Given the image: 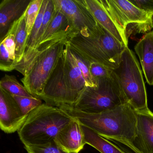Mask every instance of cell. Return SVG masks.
<instances>
[{
	"instance_id": "3957f363",
	"label": "cell",
	"mask_w": 153,
	"mask_h": 153,
	"mask_svg": "<svg viewBox=\"0 0 153 153\" xmlns=\"http://www.w3.org/2000/svg\"><path fill=\"white\" fill-rule=\"evenodd\" d=\"M68 40L71 51L85 61L99 63L113 70L119 66L127 48L97 22L93 30L72 33Z\"/></svg>"
},
{
	"instance_id": "277c9868",
	"label": "cell",
	"mask_w": 153,
	"mask_h": 153,
	"mask_svg": "<svg viewBox=\"0 0 153 153\" xmlns=\"http://www.w3.org/2000/svg\"><path fill=\"white\" fill-rule=\"evenodd\" d=\"M74 119L59 107L42 103L28 114L18 133L25 146L45 145Z\"/></svg>"
},
{
	"instance_id": "8fae6325",
	"label": "cell",
	"mask_w": 153,
	"mask_h": 153,
	"mask_svg": "<svg viewBox=\"0 0 153 153\" xmlns=\"http://www.w3.org/2000/svg\"><path fill=\"white\" fill-rule=\"evenodd\" d=\"M136 113L137 136L127 149L130 153H153V112Z\"/></svg>"
},
{
	"instance_id": "f546056e",
	"label": "cell",
	"mask_w": 153,
	"mask_h": 153,
	"mask_svg": "<svg viewBox=\"0 0 153 153\" xmlns=\"http://www.w3.org/2000/svg\"><path fill=\"white\" fill-rule=\"evenodd\" d=\"M152 20H153V15H152Z\"/></svg>"
},
{
	"instance_id": "9a60e30c",
	"label": "cell",
	"mask_w": 153,
	"mask_h": 153,
	"mask_svg": "<svg viewBox=\"0 0 153 153\" xmlns=\"http://www.w3.org/2000/svg\"><path fill=\"white\" fill-rule=\"evenodd\" d=\"M96 20L114 37L128 47V41L105 10L100 0H85Z\"/></svg>"
},
{
	"instance_id": "83f0119b",
	"label": "cell",
	"mask_w": 153,
	"mask_h": 153,
	"mask_svg": "<svg viewBox=\"0 0 153 153\" xmlns=\"http://www.w3.org/2000/svg\"><path fill=\"white\" fill-rule=\"evenodd\" d=\"M89 67L91 75L95 80L109 76L113 72V70L95 62L89 63Z\"/></svg>"
},
{
	"instance_id": "ffe728a7",
	"label": "cell",
	"mask_w": 153,
	"mask_h": 153,
	"mask_svg": "<svg viewBox=\"0 0 153 153\" xmlns=\"http://www.w3.org/2000/svg\"><path fill=\"white\" fill-rule=\"evenodd\" d=\"M0 86L13 95L26 97H34L28 93L25 86L21 85L14 76L6 74L0 81Z\"/></svg>"
},
{
	"instance_id": "ba28073f",
	"label": "cell",
	"mask_w": 153,
	"mask_h": 153,
	"mask_svg": "<svg viewBox=\"0 0 153 153\" xmlns=\"http://www.w3.org/2000/svg\"><path fill=\"white\" fill-rule=\"evenodd\" d=\"M39 98L46 104L58 107L62 105L73 106L77 102L71 88L63 53Z\"/></svg>"
},
{
	"instance_id": "ac0fdd59",
	"label": "cell",
	"mask_w": 153,
	"mask_h": 153,
	"mask_svg": "<svg viewBox=\"0 0 153 153\" xmlns=\"http://www.w3.org/2000/svg\"><path fill=\"white\" fill-rule=\"evenodd\" d=\"M12 25L14 27V37L16 44L15 68L16 65L23 59L26 51L28 42L25 13Z\"/></svg>"
},
{
	"instance_id": "52a82bcc",
	"label": "cell",
	"mask_w": 153,
	"mask_h": 153,
	"mask_svg": "<svg viewBox=\"0 0 153 153\" xmlns=\"http://www.w3.org/2000/svg\"><path fill=\"white\" fill-rule=\"evenodd\" d=\"M118 27L128 41L131 35L147 33L153 28V14L127 0H100Z\"/></svg>"
},
{
	"instance_id": "5b68a950",
	"label": "cell",
	"mask_w": 153,
	"mask_h": 153,
	"mask_svg": "<svg viewBox=\"0 0 153 153\" xmlns=\"http://www.w3.org/2000/svg\"><path fill=\"white\" fill-rule=\"evenodd\" d=\"M113 71L127 103L136 112L150 111L139 63L128 47L123 53L119 66Z\"/></svg>"
},
{
	"instance_id": "4316f807",
	"label": "cell",
	"mask_w": 153,
	"mask_h": 153,
	"mask_svg": "<svg viewBox=\"0 0 153 153\" xmlns=\"http://www.w3.org/2000/svg\"><path fill=\"white\" fill-rule=\"evenodd\" d=\"M1 43L4 44L7 51L9 53L10 59L14 63V70H15V61H16V44L14 37V27L12 25L7 33L5 36Z\"/></svg>"
},
{
	"instance_id": "6da1fadb",
	"label": "cell",
	"mask_w": 153,
	"mask_h": 153,
	"mask_svg": "<svg viewBox=\"0 0 153 153\" xmlns=\"http://www.w3.org/2000/svg\"><path fill=\"white\" fill-rule=\"evenodd\" d=\"M71 31H63L40 45L15 66V70L24 77L21 79L28 93L39 98L63 54Z\"/></svg>"
},
{
	"instance_id": "9c48e42d",
	"label": "cell",
	"mask_w": 153,
	"mask_h": 153,
	"mask_svg": "<svg viewBox=\"0 0 153 153\" xmlns=\"http://www.w3.org/2000/svg\"><path fill=\"white\" fill-rule=\"evenodd\" d=\"M54 8L67 18L74 33L93 30L97 21L88 7L85 0H53Z\"/></svg>"
},
{
	"instance_id": "e0dca14e",
	"label": "cell",
	"mask_w": 153,
	"mask_h": 153,
	"mask_svg": "<svg viewBox=\"0 0 153 153\" xmlns=\"http://www.w3.org/2000/svg\"><path fill=\"white\" fill-rule=\"evenodd\" d=\"M87 144L94 148L101 153H130L110 140L101 137L91 129L82 125Z\"/></svg>"
},
{
	"instance_id": "8992f818",
	"label": "cell",
	"mask_w": 153,
	"mask_h": 153,
	"mask_svg": "<svg viewBox=\"0 0 153 153\" xmlns=\"http://www.w3.org/2000/svg\"><path fill=\"white\" fill-rule=\"evenodd\" d=\"M96 80L97 85L86 87L76 103L71 107L84 112L97 114L127 103L113 71L111 76Z\"/></svg>"
},
{
	"instance_id": "d4e9b609",
	"label": "cell",
	"mask_w": 153,
	"mask_h": 153,
	"mask_svg": "<svg viewBox=\"0 0 153 153\" xmlns=\"http://www.w3.org/2000/svg\"><path fill=\"white\" fill-rule=\"evenodd\" d=\"M53 12H54V5H53V0H48V4H47V7H46L44 15L43 18L42 25H41V28H40L39 33H38V35H37L35 47L34 51L35 50L36 48L39 45L42 37L45 33L48 25L50 24V22L53 16Z\"/></svg>"
},
{
	"instance_id": "f1b7e54d",
	"label": "cell",
	"mask_w": 153,
	"mask_h": 153,
	"mask_svg": "<svg viewBox=\"0 0 153 153\" xmlns=\"http://www.w3.org/2000/svg\"><path fill=\"white\" fill-rule=\"evenodd\" d=\"M130 1L139 8L153 14V0H133Z\"/></svg>"
},
{
	"instance_id": "30bf717a",
	"label": "cell",
	"mask_w": 153,
	"mask_h": 153,
	"mask_svg": "<svg viewBox=\"0 0 153 153\" xmlns=\"http://www.w3.org/2000/svg\"><path fill=\"white\" fill-rule=\"evenodd\" d=\"M28 115L23 113L12 95L0 86V128L1 130L7 134L18 131Z\"/></svg>"
},
{
	"instance_id": "603a6c76",
	"label": "cell",
	"mask_w": 153,
	"mask_h": 153,
	"mask_svg": "<svg viewBox=\"0 0 153 153\" xmlns=\"http://www.w3.org/2000/svg\"><path fill=\"white\" fill-rule=\"evenodd\" d=\"M13 97L19 105L24 114L28 115L32 111L42 104V100L37 97H26L13 95Z\"/></svg>"
},
{
	"instance_id": "7c38bea8",
	"label": "cell",
	"mask_w": 153,
	"mask_h": 153,
	"mask_svg": "<svg viewBox=\"0 0 153 153\" xmlns=\"http://www.w3.org/2000/svg\"><path fill=\"white\" fill-rule=\"evenodd\" d=\"M74 118L60 131L54 139L62 150L68 153H79L86 144L82 124Z\"/></svg>"
},
{
	"instance_id": "7a4b0ae2",
	"label": "cell",
	"mask_w": 153,
	"mask_h": 153,
	"mask_svg": "<svg viewBox=\"0 0 153 153\" xmlns=\"http://www.w3.org/2000/svg\"><path fill=\"white\" fill-rule=\"evenodd\" d=\"M59 107L82 125L110 141L121 140L133 143L137 136V113L127 103L97 114L84 112L68 105Z\"/></svg>"
},
{
	"instance_id": "d6986e66",
	"label": "cell",
	"mask_w": 153,
	"mask_h": 153,
	"mask_svg": "<svg viewBox=\"0 0 153 153\" xmlns=\"http://www.w3.org/2000/svg\"><path fill=\"white\" fill-rule=\"evenodd\" d=\"M63 31H72L73 33L65 15L60 10L54 7L51 20L37 47L47 42L53 36Z\"/></svg>"
},
{
	"instance_id": "cb8c5ba5",
	"label": "cell",
	"mask_w": 153,
	"mask_h": 153,
	"mask_svg": "<svg viewBox=\"0 0 153 153\" xmlns=\"http://www.w3.org/2000/svg\"><path fill=\"white\" fill-rule=\"evenodd\" d=\"M71 52L73 53V56L78 66L82 72L83 77L85 81L86 87H95L97 85L96 80L91 75L89 69V63L85 61L80 56L73 52L72 51Z\"/></svg>"
},
{
	"instance_id": "2e32d148",
	"label": "cell",
	"mask_w": 153,
	"mask_h": 153,
	"mask_svg": "<svg viewBox=\"0 0 153 153\" xmlns=\"http://www.w3.org/2000/svg\"><path fill=\"white\" fill-rule=\"evenodd\" d=\"M63 53L67 62L68 74L71 88L78 102L86 87V85L81 70L78 66L69 46L68 41L64 48Z\"/></svg>"
},
{
	"instance_id": "484cf974",
	"label": "cell",
	"mask_w": 153,
	"mask_h": 153,
	"mask_svg": "<svg viewBox=\"0 0 153 153\" xmlns=\"http://www.w3.org/2000/svg\"><path fill=\"white\" fill-rule=\"evenodd\" d=\"M25 148L27 153H68L62 150L54 140L45 145L25 146Z\"/></svg>"
},
{
	"instance_id": "7402d4cb",
	"label": "cell",
	"mask_w": 153,
	"mask_h": 153,
	"mask_svg": "<svg viewBox=\"0 0 153 153\" xmlns=\"http://www.w3.org/2000/svg\"><path fill=\"white\" fill-rule=\"evenodd\" d=\"M42 2L43 0H31L25 11V20L26 24L28 40L34 24L40 12Z\"/></svg>"
},
{
	"instance_id": "4fadbf2b",
	"label": "cell",
	"mask_w": 153,
	"mask_h": 153,
	"mask_svg": "<svg viewBox=\"0 0 153 153\" xmlns=\"http://www.w3.org/2000/svg\"><path fill=\"white\" fill-rule=\"evenodd\" d=\"M31 0H2L0 4V40L25 13Z\"/></svg>"
},
{
	"instance_id": "44dd1931",
	"label": "cell",
	"mask_w": 153,
	"mask_h": 153,
	"mask_svg": "<svg viewBox=\"0 0 153 153\" xmlns=\"http://www.w3.org/2000/svg\"><path fill=\"white\" fill-rule=\"evenodd\" d=\"M48 2V0H43L40 12H39L38 16L34 24L30 35L29 36L26 51L25 53L24 57L30 54L34 50L36 38H37L38 33H39V30H40L41 25H42L43 18L44 15Z\"/></svg>"
},
{
	"instance_id": "5bb4252c",
	"label": "cell",
	"mask_w": 153,
	"mask_h": 153,
	"mask_svg": "<svg viewBox=\"0 0 153 153\" xmlns=\"http://www.w3.org/2000/svg\"><path fill=\"white\" fill-rule=\"evenodd\" d=\"M147 83L153 85V30L145 34L134 46Z\"/></svg>"
}]
</instances>
